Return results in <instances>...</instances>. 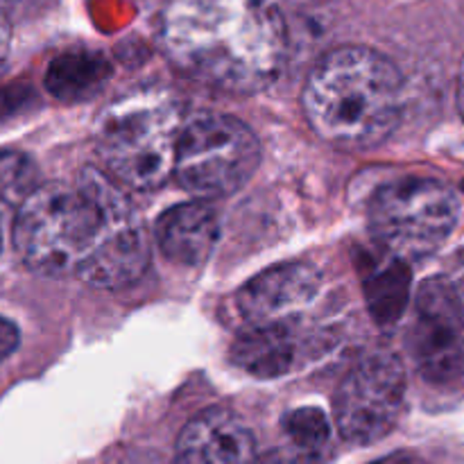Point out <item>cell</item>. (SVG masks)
<instances>
[{
    "label": "cell",
    "instance_id": "14",
    "mask_svg": "<svg viewBox=\"0 0 464 464\" xmlns=\"http://www.w3.org/2000/svg\"><path fill=\"white\" fill-rule=\"evenodd\" d=\"M39 186V170L27 154L0 150V207H21Z\"/></svg>",
    "mask_w": 464,
    "mask_h": 464
},
{
    "label": "cell",
    "instance_id": "8",
    "mask_svg": "<svg viewBox=\"0 0 464 464\" xmlns=\"http://www.w3.org/2000/svg\"><path fill=\"white\" fill-rule=\"evenodd\" d=\"M408 349L417 372L430 383L464 376V299L449 279H426L412 304Z\"/></svg>",
    "mask_w": 464,
    "mask_h": 464
},
{
    "label": "cell",
    "instance_id": "12",
    "mask_svg": "<svg viewBox=\"0 0 464 464\" xmlns=\"http://www.w3.org/2000/svg\"><path fill=\"white\" fill-rule=\"evenodd\" d=\"M297 356V334L290 320L247 324L231 347V361L247 374L261 379L288 374Z\"/></svg>",
    "mask_w": 464,
    "mask_h": 464
},
{
    "label": "cell",
    "instance_id": "13",
    "mask_svg": "<svg viewBox=\"0 0 464 464\" xmlns=\"http://www.w3.org/2000/svg\"><path fill=\"white\" fill-rule=\"evenodd\" d=\"M111 77V63L93 50L63 53L45 71V89L62 102H84L95 98Z\"/></svg>",
    "mask_w": 464,
    "mask_h": 464
},
{
    "label": "cell",
    "instance_id": "21",
    "mask_svg": "<svg viewBox=\"0 0 464 464\" xmlns=\"http://www.w3.org/2000/svg\"><path fill=\"white\" fill-rule=\"evenodd\" d=\"M456 285V284H453ZM458 293H460V297L464 299V256H462V261H460V267H458Z\"/></svg>",
    "mask_w": 464,
    "mask_h": 464
},
{
    "label": "cell",
    "instance_id": "3",
    "mask_svg": "<svg viewBox=\"0 0 464 464\" xmlns=\"http://www.w3.org/2000/svg\"><path fill=\"white\" fill-rule=\"evenodd\" d=\"M403 82L397 66L367 45H340L313 66L302 104L308 125L340 150L383 143L401 116Z\"/></svg>",
    "mask_w": 464,
    "mask_h": 464
},
{
    "label": "cell",
    "instance_id": "2",
    "mask_svg": "<svg viewBox=\"0 0 464 464\" xmlns=\"http://www.w3.org/2000/svg\"><path fill=\"white\" fill-rule=\"evenodd\" d=\"M159 41L193 80L231 93H254L285 63V23L270 0H170Z\"/></svg>",
    "mask_w": 464,
    "mask_h": 464
},
{
    "label": "cell",
    "instance_id": "18",
    "mask_svg": "<svg viewBox=\"0 0 464 464\" xmlns=\"http://www.w3.org/2000/svg\"><path fill=\"white\" fill-rule=\"evenodd\" d=\"M9 44H12V30H9V23L7 18H5V14L0 12V66H3V62L7 59Z\"/></svg>",
    "mask_w": 464,
    "mask_h": 464
},
{
    "label": "cell",
    "instance_id": "1",
    "mask_svg": "<svg viewBox=\"0 0 464 464\" xmlns=\"http://www.w3.org/2000/svg\"><path fill=\"white\" fill-rule=\"evenodd\" d=\"M14 247L32 272L122 288L150 263L145 222L121 186L95 168L72 181L39 184L18 207Z\"/></svg>",
    "mask_w": 464,
    "mask_h": 464
},
{
    "label": "cell",
    "instance_id": "16",
    "mask_svg": "<svg viewBox=\"0 0 464 464\" xmlns=\"http://www.w3.org/2000/svg\"><path fill=\"white\" fill-rule=\"evenodd\" d=\"M370 308L379 320H392L403 308V285L397 281V270L381 272L367 281Z\"/></svg>",
    "mask_w": 464,
    "mask_h": 464
},
{
    "label": "cell",
    "instance_id": "15",
    "mask_svg": "<svg viewBox=\"0 0 464 464\" xmlns=\"http://www.w3.org/2000/svg\"><path fill=\"white\" fill-rule=\"evenodd\" d=\"M284 429L302 451H320L329 442V420L320 408H297L284 420Z\"/></svg>",
    "mask_w": 464,
    "mask_h": 464
},
{
    "label": "cell",
    "instance_id": "22",
    "mask_svg": "<svg viewBox=\"0 0 464 464\" xmlns=\"http://www.w3.org/2000/svg\"><path fill=\"white\" fill-rule=\"evenodd\" d=\"M0 247H3V234H0Z\"/></svg>",
    "mask_w": 464,
    "mask_h": 464
},
{
    "label": "cell",
    "instance_id": "11",
    "mask_svg": "<svg viewBox=\"0 0 464 464\" xmlns=\"http://www.w3.org/2000/svg\"><path fill=\"white\" fill-rule=\"evenodd\" d=\"M220 236L216 211L202 202H186L168 208L157 222V243L163 256L179 266L207 263Z\"/></svg>",
    "mask_w": 464,
    "mask_h": 464
},
{
    "label": "cell",
    "instance_id": "7",
    "mask_svg": "<svg viewBox=\"0 0 464 464\" xmlns=\"http://www.w3.org/2000/svg\"><path fill=\"white\" fill-rule=\"evenodd\" d=\"M406 401V370L397 353L372 352L343 381L335 397V421L344 440L374 444L399 421Z\"/></svg>",
    "mask_w": 464,
    "mask_h": 464
},
{
    "label": "cell",
    "instance_id": "5",
    "mask_svg": "<svg viewBox=\"0 0 464 464\" xmlns=\"http://www.w3.org/2000/svg\"><path fill=\"white\" fill-rule=\"evenodd\" d=\"M258 161V139L238 118L202 111L181 125L175 177L188 193L199 198L234 195L252 179Z\"/></svg>",
    "mask_w": 464,
    "mask_h": 464
},
{
    "label": "cell",
    "instance_id": "20",
    "mask_svg": "<svg viewBox=\"0 0 464 464\" xmlns=\"http://www.w3.org/2000/svg\"><path fill=\"white\" fill-rule=\"evenodd\" d=\"M372 464H417V462L408 456H388V458H383V460H376Z\"/></svg>",
    "mask_w": 464,
    "mask_h": 464
},
{
    "label": "cell",
    "instance_id": "10",
    "mask_svg": "<svg viewBox=\"0 0 464 464\" xmlns=\"http://www.w3.org/2000/svg\"><path fill=\"white\" fill-rule=\"evenodd\" d=\"M177 464H256V442L236 412L211 408L184 426Z\"/></svg>",
    "mask_w": 464,
    "mask_h": 464
},
{
    "label": "cell",
    "instance_id": "17",
    "mask_svg": "<svg viewBox=\"0 0 464 464\" xmlns=\"http://www.w3.org/2000/svg\"><path fill=\"white\" fill-rule=\"evenodd\" d=\"M18 340H21V335H18L16 324H12L7 317L0 315V362H5L16 352Z\"/></svg>",
    "mask_w": 464,
    "mask_h": 464
},
{
    "label": "cell",
    "instance_id": "6",
    "mask_svg": "<svg viewBox=\"0 0 464 464\" xmlns=\"http://www.w3.org/2000/svg\"><path fill=\"white\" fill-rule=\"evenodd\" d=\"M460 202L447 184L406 177L385 184L370 204L374 238L399 261H421L438 252L456 229Z\"/></svg>",
    "mask_w": 464,
    "mask_h": 464
},
{
    "label": "cell",
    "instance_id": "19",
    "mask_svg": "<svg viewBox=\"0 0 464 464\" xmlns=\"http://www.w3.org/2000/svg\"><path fill=\"white\" fill-rule=\"evenodd\" d=\"M458 109H460L462 121H464V62L460 68V75H458Z\"/></svg>",
    "mask_w": 464,
    "mask_h": 464
},
{
    "label": "cell",
    "instance_id": "4",
    "mask_svg": "<svg viewBox=\"0 0 464 464\" xmlns=\"http://www.w3.org/2000/svg\"><path fill=\"white\" fill-rule=\"evenodd\" d=\"M179 107L163 95H136L111 104L95 125L104 172L130 190H154L175 175Z\"/></svg>",
    "mask_w": 464,
    "mask_h": 464
},
{
    "label": "cell",
    "instance_id": "9",
    "mask_svg": "<svg viewBox=\"0 0 464 464\" xmlns=\"http://www.w3.org/2000/svg\"><path fill=\"white\" fill-rule=\"evenodd\" d=\"M322 275L308 263H285L254 276L236 295L247 324L281 322L297 315L320 295Z\"/></svg>",
    "mask_w": 464,
    "mask_h": 464
}]
</instances>
